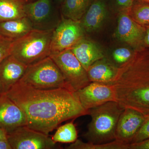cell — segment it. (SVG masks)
<instances>
[{
  "instance_id": "22",
  "label": "cell",
  "mask_w": 149,
  "mask_h": 149,
  "mask_svg": "<svg viewBox=\"0 0 149 149\" xmlns=\"http://www.w3.org/2000/svg\"><path fill=\"white\" fill-rule=\"evenodd\" d=\"M68 149H130V145H126L116 140L101 144H94L77 139L72 144L67 147Z\"/></svg>"
},
{
  "instance_id": "18",
  "label": "cell",
  "mask_w": 149,
  "mask_h": 149,
  "mask_svg": "<svg viewBox=\"0 0 149 149\" xmlns=\"http://www.w3.org/2000/svg\"><path fill=\"white\" fill-rule=\"evenodd\" d=\"M33 29L26 17L0 22V35L13 40L22 37Z\"/></svg>"
},
{
  "instance_id": "7",
  "label": "cell",
  "mask_w": 149,
  "mask_h": 149,
  "mask_svg": "<svg viewBox=\"0 0 149 149\" xmlns=\"http://www.w3.org/2000/svg\"><path fill=\"white\" fill-rule=\"evenodd\" d=\"M56 6L54 0H35L27 3L25 6V15L33 29L41 30L55 29L62 19L61 13Z\"/></svg>"
},
{
  "instance_id": "26",
  "label": "cell",
  "mask_w": 149,
  "mask_h": 149,
  "mask_svg": "<svg viewBox=\"0 0 149 149\" xmlns=\"http://www.w3.org/2000/svg\"><path fill=\"white\" fill-rule=\"evenodd\" d=\"M14 40L0 35V63L10 55L11 47Z\"/></svg>"
},
{
  "instance_id": "34",
  "label": "cell",
  "mask_w": 149,
  "mask_h": 149,
  "mask_svg": "<svg viewBox=\"0 0 149 149\" xmlns=\"http://www.w3.org/2000/svg\"><path fill=\"white\" fill-rule=\"evenodd\" d=\"M35 1V0H27V1L28 2H31L34 1Z\"/></svg>"
},
{
  "instance_id": "24",
  "label": "cell",
  "mask_w": 149,
  "mask_h": 149,
  "mask_svg": "<svg viewBox=\"0 0 149 149\" xmlns=\"http://www.w3.org/2000/svg\"><path fill=\"white\" fill-rule=\"evenodd\" d=\"M133 51L128 48H120L116 49L111 54V58L107 59L118 68L129 61L133 54Z\"/></svg>"
},
{
  "instance_id": "23",
  "label": "cell",
  "mask_w": 149,
  "mask_h": 149,
  "mask_svg": "<svg viewBox=\"0 0 149 149\" xmlns=\"http://www.w3.org/2000/svg\"><path fill=\"white\" fill-rule=\"evenodd\" d=\"M52 139L56 143H72L76 141L77 131L73 121L60 126Z\"/></svg>"
},
{
  "instance_id": "31",
  "label": "cell",
  "mask_w": 149,
  "mask_h": 149,
  "mask_svg": "<svg viewBox=\"0 0 149 149\" xmlns=\"http://www.w3.org/2000/svg\"><path fill=\"white\" fill-rule=\"evenodd\" d=\"M7 139V134L5 131L0 128V140Z\"/></svg>"
},
{
  "instance_id": "10",
  "label": "cell",
  "mask_w": 149,
  "mask_h": 149,
  "mask_svg": "<svg viewBox=\"0 0 149 149\" xmlns=\"http://www.w3.org/2000/svg\"><path fill=\"white\" fill-rule=\"evenodd\" d=\"M74 93L83 108L88 111L107 102L115 101L112 85L91 82Z\"/></svg>"
},
{
  "instance_id": "1",
  "label": "cell",
  "mask_w": 149,
  "mask_h": 149,
  "mask_svg": "<svg viewBox=\"0 0 149 149\" xmlns=\"http://www.w3.org/2000/svg\"><path fill=\"white\" fill-rule=\"evenodd\" d=\"M4 94L24 112L27 126L47 135L62 123L89 113L66 88L38 90L19 81Z\"/></svg>"
},
{
  "instance_id": "30",
  "label": "cell",
  "mask_w": 149,
  "mask_h": 149,
  "mask_svg": "<svg viewBox=\"0 0 149 149\" xmlns=\"http://www.w3.org/2000/svg\"><path fill=\"white\" fill-rule=\"evenodd\" d=\"M0 149H12L7 139L0 140Z\"/></svg>"
},
{
  "instance_id": "16",
  "label": "cell",
  "mask_w": 149,
  "mask_h": 149,
  "mask_svg": "<svg viewBox=\"0 0 149 149\" xmlns=\"http://www.w3.org/2000/svg\"><path fill=\"white\" fill-rule=\"evenodd\" d=\"M107 15L105 0H95L80 21L85 32H95L102 26Z\"/></svg>"
},
{
  "instance_id": "14",
  "label": "cell",
  "mask_w": 149,
  "mask_h": 149,
  "mask_svg": "<svg viewBox=\"0 0 149 149\" xmlns=\"http://www.w3.org/2000/svg\"><path fill=\"white\" fill-rule=\"evenodd\" d=\"M27 65L10 55L0 63V94H4L20 80Z\"/></svg>"
},
{
  "instance_id": "21",
  "label": "cell",
  "mask_w": 149,
  "mask_h": 149,
  "mask_svg": "<svg viewBox=\"0 0 149 149\" xmlns=\"http://www.w3.org/2000/svg\"><path fill=\"white\" fill-rule=\"evenodd\" d=\"M127 11L136 22L142 26L149 25V3L134 1Z\"/></svg>"
},
{
  "instance_id": "5",
  "label": "cell",
  "mask_w": 149,
  "mask_h": 149,
  "mask_svg": "<svg viewBox=\"0 0 149 149\" xmlns=\"http://www.w3.org/2000/svg\"><path fill=\"white\" fill-rule=\"evenodd\" d=\"M19 81L38 90L68 89L61 71L50 56L27 66Z\"/></svg>"
},
{
  "instance_id": "4",
  "label": "cell",
  "mask_w": 149,
  "mask_h": 149,
  "mask_svg": "<svg viewBox=\"0 0 149 149\" xmlns=\"http://www.w3.org/2000/svg\"><path fill=\"white\" fill-rule=\"evenodd\" d=\"M54 30L32 29L14 40L10 54L27 66L49 56Z\"/></svg>"
},
{
  "instance_id": "2",
  "label": "cell",
  "mask_w": 149,
  "mask_h": 149,
  "mask_svg": "<svg viewBox=\"0 0 149 149\" xmlns=\"http://www.w3.org/2000/svg\"><path fill=\"white\" fill-rule=\"evenodd\" d=\"M112 85L115 101L124 108L149 115V48L134 50L132 57L118 68Z\"/></svg>"
},
{
  "instance_id": "35",
  "label": "cell",
  "mask_w": 149,
  "mask_h": 149,
  "mask_svg": "<svg viewBox=\"0 0 149 149\" xmlns=\"http://www.w3.org/2000/svg\"><path fill=\"white\" fill-rule=\"evenodd\" d=\"M0 95H1V94H0Z\"/></svg>"
},
{
  "instance_id": "12",
  "label": "cell",
  "mask_w": 149,
  "mask_h": 149,
  "mask_svg": "<svg viewBox=\"0 0 149 149\" xmlns=\"http://www.w3.org/2000/svg\"><path fill=\"white\" fill-rule=\"evenodd\" d=\"M145 118L143 114L135 110L124 109L118 122L115 140L123 144L130 145Z\"/></svg>"
},
{
  "instance_id": "19",
  "label": "cell",
  "mask_w": 149,
  "mask_h": 149,
  "mask_svg": "<svg viewBox=\"0 0 149 149\" xmlns=\"http://www.w3.org/2000/svg\"><path fill=\"white\" fill-rule=\"evenodd\" d=\"M95 0H64L61 13L64 18L80 21Z\"/></svg>"
},
{
  "instance_id": "33",
  "label": "cell",
  "mask_w": 149,
  "mask_h": 149,
  "mask_svg": "<svg viewBox=\"0 0 149 149\" xmlns=\"http://www.w3.org/2000/svg\"><path fill=\"white\" fill-rule=\"evenodd\" d=\"M134 1L141 2L149 3V0H134Z\"/></svg>"
},
{
  "instance_id": "25",
  "label": "cell",
  "mask_w": 149,
  "mask_h": 149,
  "mask_svg": "<svg viewBox=\"0 0 149 149\" xmlns=\"http://www.w3.org/2000/svg\"><path fill=\"white\" fill-rule=\"evenodd\" d=\"M146 118L139 131L131 142V144L136 143L149 139V115L145 116Z\"/></svg>"
},
{
  "instance_id": "9",
  "label": "cell",
  "mask_w": 149,
  "mask_h": 149,
  "mask_svg": "<svg viewBox=\"0 0 149 149\" xmlns=\"http://www.w3.org/2000/svg\"><path fill=\"white\" fill-rule=\"evenodd\" d=\"M85 32L80 21L62 16L61 21L54 30L51 54L71 49L85 37Z\"/></svg>"
},
{
  "instance_id": "13",
  "label": "cell",
  "mask_w": 149,
  "mask_h": 149,
  "mask_svg": "<svg viewBox=\"0 0 149 149\" xmlns=\"http://www.w3.org/2000/svg\"><path fill=\"white\" fill-rule=\"evenodd\" d=\"M27 125L24 112L6 94L0 95V128L6 134Z\"/></svg>"
},
{
  "instance_id": "15",
  "label": "cell",
  "mask_w": 149,
  "mask_h": 149,
  "mask_svg": "<svg viewBox=\"0 0 149 149\" xmlns=\"http://www.w3.org/2000/svg\"><path fill=\"white\" fill-rule=\"evenodd\" d=\"M70 49L86 70L94 63L105 57L102 50L96 43L85 37Z\"/></svg>"
},
{
  "instance_id": "28",
  "label": "cell",
  "mask_w": 149,
  "mask_h": 149,
  "mask_svg": "<svg viewBox=\"0 0 149 149\" xmlns=\"http://www.w3.org/2000/svg\"><path fill=\"white\" fill-rule=\"evenodd\" d=\"M130 149H149V139L139 143L130 144Z\"/></svg>"
},
{
  "instance_id": "3",
  "label": "cell",
  "mask_w": 149,
  "mask_h": 149,
  "mask_svg": "<svg viewBox=\"0 0 149 149\" xmlns=\"http://www.w3.org/2000/svg\"><path fill=\"white\" fill-rule=\"evenodd\" d=\"M124 109L113 101L89 109L88 114L91 120L84 134L85 139L94 144L106 143L115 140L118 122Z\"/></svg>"
},
{
  "instance_id": "11",
  "label": "cell",
  "mask_w": 149,
  "mask_h": 149,
  "mask_svg": "<svg viewBox=\"0 0 149 149\" xmlns=\"http://www.w3.org/2000/svg\"><path fill=\"white\" fill-rule=\"evenodd\" d=\"M146 27L136 22L125 10H121L118 20L116 36L118 39L134 49L145 47Z\"/></svg>"
},
{
  "instance_id": "17",
  "label": "cell",
  "mask_w": 149,
  "mask_h": 149,
  "mask_svg": "<svg viewBox=\"0 0 149 149\" xmlns=\"http://www.w3.org/2000/svg\"><path fill=\"white\" fill-rule=\"evenodd\" d=\"M118 70V68L104 58L93 63L87 72L90 82L112 85Z\"/></svg>"
},
{
  "instance_id": "6",
  "label": "cell",
  "mask_w": 149,
  "mask_h": 149,
  "mask_svg": "<svg viewBox=\"0 0 149 149\" xmlns=\"http://www.w3.org/2000/svg\"><path fill=\"white\" fill-rule=\"evenodd\" d=\"M49 56L61 71L69 90L76 92L91 83L87 70L70 49L51 54Z\"/></svg>"
},
{
  "instance_id": "20",
  "label": "cell",
  "mask_w": 149,
  "mask_h": 149,
  "mask_svg": "<svg viewBox=\"0 0 149 149\" xmlns=\"http://www.w3.org/2000/svg\"><path fill=\"white\" fill-rule=\"evenodd\" d=\"M27 0H0V22L26 17Z\"/></svg>"
},
{
  "instance_id": "32",
  "label": "cell",
  "mask_w": 149,
  "mask_h": 149,
  "mask_svg": "<svg viewBox=\"0 0 149 149\" xmlns=\"http://www.w3.org/2000/svg\"><path fill=\"white\" fill-rule=\"evenodd\" d=\"M54 1L56 3V4L58 6H61L64 0H54Z\"/></svg>"
},
{
  "instance_id": "29",
  "label": "cell",
  "mask_w": 149,
  "mask_h": 149,
  "mask_svg": "<svg viewBox=\"0 0 149 149\" xmlns=\"http://www.w3.org/2000/svg\"><path fill=\"white\" fill-rule=\"evenodd\" d=\"M145 27H146V32L144 37V47L149 48V25Z\"/></svg>"
},
{
  "instance_id": "27",
  "label": "cell",
  "mask_w": 149,
  "mask_h": 149,
  "mask_svg": "<svg viewBox=\"0 0 149 149\" xmlns=\"http://www.w3.org/2000/svg\"><path fill=\"white\" fill-rule=\"evenodd\" d=\"M134 3V0H115L116 6L120 11L128 10Z\"/></svg>"
},
{
  "instance_id": "8",
  "label": "cell",
  "mask_w": 149,
  "mask_h": 149,
  "mask_svg": "<svg viewBox=\"0 0 149 149\" xmlns=\"http://www.w3.org/2000/svg\"><path fill=\"white\" fill-rule=\"evenodd\" d=\"M12 149H55L60 147L49 135L31 129L27 125L7 134Z\"/></svg>"
}]
</instances>
